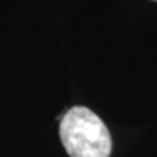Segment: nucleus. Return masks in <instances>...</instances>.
<instances>
[{
    "label": "nucleus",
    "mask_w": 157,
    "mask_h": 157,
    "mask_svg": "<svg viewBox=\"0 0 157 157\" xmlns=\"http://www.w3.org/2000/svg\"><path fill=\"white\" fill-rule=\"evenodd\" d=\"M60 138L70 157H109L112 150L106 125L84 106H74L61 117Z\"/></svg>",
    "instance_id": "1"
}]
</instances>
